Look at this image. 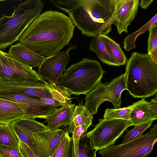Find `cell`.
Here are the masks:
<instances>
[{
	"label": "cell",
	"mask_w": 157,
	"mask_h": 157,
	"mask_svg": "<svg viewBox=\"0 0 157 157\" xmlns=\"http://www.w3.org/2000/svg\"><path fill=\"white\" fill-rule=\"evenodd\" d=\"M75 28L69 17L58 11H47L29 25L18 40L29 49L48 57L69 44Z\"/></svg>",
	"instance_id": "1"
},
{
	"label": "cell",
	"mask_w": 157,
	"mask_h": 157,
	"mask_svg": "<svg viewBox=\"0 0 157 157\" xmlns=\"http://www.w3.org/2000/svg\"><path fill=\"white\" fill-rule=\"evenodd\" d=\"M116 6V0H80L68 13L82 34L89 37L107 36L112 31Z\"/></svg>",
	"instance_id": "2"
},
{
	"label": "cell",
	"mask_w": 157,
	"mask_h": 157,
	"mask_svg": "<svg viewBox=\"0 0 157 157\" xmlns=\"http://www.w3.org/2000/svg\"><path fill=\"white\" fill-rule=\"evenodd\" d=\"M125 90L134 98L150 97L157 92V64L147 53L135 52L126 63Z\"/></svg>",
	"instance_id": "3"
},
{
	"label": "cell",
	"mask_w": 157,
	"mask_h": 157,
	"mask_svg": "<svg viewBox=\"0 0 157 157\" xmlns=\"http://www.w3.org/2000/svg\"><path fill=\"white\" fill-rule=\"evenodd\" d=\"M44 7L40 0H27L14 6L11 16L3 14L0 18V50L18 40L29 25L41 14Z\"/></svg>",
	"instance_id": "4"
},
{
	"label": "cell",
	"mask_w": 157,
	"mask_h": 157,
	"mask_svg": "<svg viewBox=\"0 0 157 157\" xmlns=\"http://www.w3.org/2000/svg\"><path fill=\"white\" fill-rule=\"evenodd\" d=\"M105 72L98 61L84 58L66 70L57 84L72 94L86 95L101 81Z\"/></svg>",
	"instance_id": "5"
},
{
	"label": "cell",
	"mask_w": 157,
	"mask_h": 157,
	"mask_svg": "<svg viewBox=\"0 0 157 157\" xmlns=\"http://www.w3.org/2000/svg\"><path fill=\"white\" fill-rule=\"evenodd\" d=\"M125 89V73L108 83L101 81L86 95L84 105L93 115L97 113L99 106L106 101L112 103L114 108H120L121 94Z\"/></svg>",
	"instance_id": "6"
},
{
	"label": "cell",
	"mask_w": 157,
	"mask_h": 157,
	"mask_svg": "<svg viewBox=\"0 0 157 157\" xmlns=\"http://www.w3.org/2000/svg\"><path fill=\"white\" fill-rule=\"evenodd\" d=\"M157 141V124L147 133L124 144L113 145L100 150L102 157H148Z\"/></svg>",
	"instance_id": "7"
},
{
	"label": "cell",
	"mask_w": 157,
	"mask_h": 157,
	"mask_svg": "<svg viewBox=\"0 0 157 157\" xmlns=\"http://www.w3.org/2000/svg\"><path fill=\"white\" fill-rule=\"evenodd\" d=\"M132 125L130 121L100 119L94 128L87 133L94 148L101 150L113 145L124 131Z\"/></svg>",
	"instance_id": "8"
},
{
	"label": "cell",
	"mask_w": 157,
	"mask_h": 157,
	"mask_svg": "<svg viewBox=\"0 0 157 157\" xmlns=\"http://www.w3.org/2000/svg\"><path fill=\"white\" fill-rule=\"evenodd\" d=\"M43 80L30 66L0 50V80L6 82L38 81Z\"/></svg>",
	"instance_id": "9"
},
{
	"label": "cell",
	"mask_w": 157,
	"mask_h": 157,
	"mask_svg": "<svg viewBox=\"0 0 157 157\" xmlns=\"http://www.w3.org/2000/svg\"><path fill=\"white\" fill-rule=\"evenodd\" d=\"M0 98L17 104L23 111L25 117L29 118L46 119L58 108L46 105L40 99L34 98L17 92H0Z\"/></svg>",
	"instance_id": "10"
},
{
	"label": "cell",
	"mask_w": 157,
	"mask_h": 157,
	"mask_svg": "<svg viewBox=\"0 0 157 157\" xmlns=\"http://www.w3.org/2000/svg\"><path fill=\"white\" fill-rule=\"evenodd\" d=\"M77 47L76 45L71 44L65 50L46 57L39 67L37 72L38 74L43 79L47 80L51 83L57 84L71 60L70 52Z\"/></svg>",
	"instance_id": "11"
},
{
	"label": "cell",
	"mask_w": 157,
	"mask_h": 157,
	"mask_svg": "<svg viewBox=\"0 0 157 157\" xmlns=\"http://www.w3.org/2000/svg\"><path fill=\"white\" fill-rule=\"evenodd\" d=\"M116 14L113 24L118 34L128 33V27L134 19L138 11L139 0H116Z\"/></svg>",
	"instance_id": "12"
},
{
	"label": "cell",
	"mask_w": 157,
	"mask_h": 157,
	"mask_svg": "<svg viewBox=\"0 0 157 157\" xmlns=\"http://www.w3.org/2000/svg\"><path fill=\"white\" fill-rule=\"evenodd\" d=\"M71 133L68 157H96L97 151L93 147L87 133L83 134L75 130Z\"/></svg>",
	"instance_id": "13"
},
{
	"label": "cell",
	"mask_w": 157,
	"mask_h": 157,
	"mask_svg": "<svg viewBox=\"0 0 157 157\" xmlns=\"http://www.w3.org/2000/svg\"><path fill=\"white\" fill-rule=\"evenodd\" d=\"M77 105L70 104L57 108L48 117L45 121L48 129L54 130L67 127L72 118Z\"/></svg>",
	"instance_id": "14"
},
{
	"label": "cell",
	"mask_w": 157,
	"mask_h": 157,
	"mask_svg": "<svg viewBox=\"0 0 157 157\" xmlns=\"http://www.w3.org/2000/svg\"><path fill=\"white\" fill-rule=\"evenodd\" d=\"M131 109L130 120L132 125H139L157 119V114L150 107V103L142 98L140 100L130 105Z\"/></svg>",
	"instance_id": "15"
},
{
	"label": "cell",
	"mask_w": 157,
	"mask_h": 157,
	"mask_svg": "<svg viewBox=\"0 0 157 157\" xmlns=\"http://www.w3.org/2000/svg\"><path fill=\"white\" fill-rule=\"evenodd\" d=\"M66 132L62 129H48L38 132L33 135L38 140L50 157L64 137Z\"/></svg>",
	"instance_id": "16"
},
{
	"label": "cell",
	"mask_w": 157,
	"mask_h": 157,
	"mask_svg": "<svg viewBox=\"0 0 157 157\" xmlns=\"http://www.w3.org/2000/svg\"><path fill=\"white\" fill-rule=\"evenodd\" d=\"M8 53L18 61L32 67H39L46 58L29 49L20 42L11 45Z\"/></svg>",
	"instance_id": "17"
},
{
	"label": "cell",
	"mask_w": 157,
	"mask_h": 157,
	"mask_svg": "<svg viewBox=\"0 0 157 157\" xmlns=\"http://www.w3.org/2000/svg\"><path fill=\"white\" fill-rule=\"evenodd\" d=\"M25 117L23 111L17 104L0 98V124H10Z\"/></svg>",
	"instance_id": "18"
},
{
	"label": "cell",
	"mask_w": 157,
	"mask_h": 157,
	"mask_svg": "<svg viewBox=\"0 0 157 157\" xmlns=\"http://www.w3.org/2000/svg\"><path fill=\"white\" fill-rule=\"evenodd\" d=\"M10 125L19 139L26 145L34 154L39 157H48L42 144L34 136L25 132L13 123Z\"/></svg>",
	"instance_id": "19"
},
{
	"label": "cell",
	"mask_w": 157,
	"mask_h": 157,
	"mask_svg": "<svg viewBox=\"0 0 157 157\" xmlns=\"http://www.w3.org/2000/svg\"><path fill=\"white\" fill-rule=\"evenodd\" d=\"M93 115L81 101L76 105L69 124L64 130L71 133L74 128L84 124L92 125Z\"/></svg>",
	"instance_id": "20"
},
{
	"label": "cell",
	"mask_w": 157,
	"mask_h": 157,
	"mask_svg": "<svg viewBox=\"0 0 157 157\" xmlns=\"http://www.w3.org/2000/svg\"><path fill=\"white\" fill-rule=\"evenodd\" d=\"M89 47L90 50L94 52L103 63L110 66H120L110 55L99 36L92 37Z\"/></svg>",
	"instance_id": "21"
},
{
	"label": "cell",
	"mask_w": 157,
	"mask_h": 157,
	"mask_svg": "<svg viewBox=\"0 0 157 157\" xmlns=\"http://www.w3.org/2000/svg\"><path fill=\"white\" fill-rule=\"evenodd\" d=\"M98 36L103 42L110 55L119 66L124 65L127 59L119 44L107 36L100 35Z\"/></svg>",
	"instance_id": "22"
},
{
	"label": "cell",
	"mask_w": 157,
	"mask_h": 157,
	"mask_svg": "<svg viewBox=\"0 0 157 157\" xmlns=\"http://www.w3.org/2000/svg\"><path fill=\"white\" fill-rule=\"evenodd\" d=\"M0 144L20 150V142L10 124H0Z\"/></svg>",
	"instance_id": "23"
},
{
	"label": "cell",
	"mask_w": 157,
	"mask_h": 157,
	"mask_svg": "<svg viewBox=\"0 0 157 157\" xmlns=\"http://www.w3.org/2000/svg\"><path fill=\"white\" fill-rule=\"evenodd\" d=\"M156 23H157V13L139 29L124 38L123 41V48L124 49L129 52L131 49H135L136 47L135 42L137 37L141 34L148 30L152 26Z\"/></svg>",
	"instance_id": "24"
},
{
	"label": "cell",
	"mask_w": 157,
	"mask_h": 157,
	"mask_svg": "<svg viewBox=\"0 0 157 157\" xmlns=\"http://www.w3.org/2000/svg\"><path fill=\"white\" fill-rule=\"evenodd\" d=\"M12 123L22 130L33 136L38 132L48 129L47 126L43 123L36 121L35 119L25 117Z\"/></svg>",
	"instance_id": "25"
},
{
	"label": "cell",
	"mask_w": 157,
	"mask_h": 157,
	"mask_svg": "<svg viewBox=\"0 0 157 157\" xmlns=\"http://www.w3.org/2000/svg\"><path fill=\"white\" fill-rule=\"evenodd\" d=\"M131 109L130 105L123 108L108 109L105 111L103 119H120L130 121Z\"/></svg>",
	"instance_id": "26"
},
{
	"label": "cell",
	"mask_w": 157,
	"mask_h": 157,
	"mask_svg": "<svg viewBox=\"0 0 157 157\" xmlns=\"http://www.w3.org/2000/svg\"><path fill=\"white\" fill-rule=\"evenodd\" d=\"M153 121L134 126L131 130L126 131V135L122 136L123 140L121 144H124L132 141L141 136L143 132L152 124Z\"/></svg>",
	"instance_id": "27"
},
{
	"label": "cell",
	"mask_w": 157,
	"mask_h": 157,
	"mask_svg": "<svg viewBox=\"0 0 157 157\" xmlns=\"http://www.w3.org/2000/svg\"><path fill=\"white\" fill-rule=\"evenodd\" d=\"M71 137L66 132L64 137L50 157H68Z\"/></svg>",
	"instance_id": "28"
},
{
	"label": "cell",
	"mask_w": 157,
	"mask_h": 157,
	"mask_svg": "<svg viewBox=\"0 0 157 157\" xmlns=\"http://www.w3.org/2000/svg\"><path fill=\"white\" fill-rule=\"evenodd\" d=\"M80 0H49L55 7L68 13L75 8Z\"/></svg>",
	"instance_id": "29"
},
{
	"label": "cell",
	"mask_w": 157,
	"mask_h": 157,
	"mask_svg": "<svg viewBox=\"0 0 157 157\" xmlns=\"http://www.w3.org/2000/svg\"><path fill=\"white\" fill-rule=\"evenodd\" d=\"M148 30V53L157 49V23L152 26Z\"/></svg>",
	"instance_id": "30"
},
{
	"label": "cell",
	"mask_w": 157,
	"mask_h": 157,
	"mask_svg": "<svg viewBox=\"0 0 157 157\" xmlns=\"http://www.w3.org/2000/svg\"><path fill=\"white\" fill-rule=\"evenodd\" d=\"M0 157H24L20 151L10 147L0 144Z\"/></svg>",
	"instance_id": "31"
},
{
	"label": "cell",
	"mask_w": 157,
	"mask_h": 157,
	"mask_svg": "<svg viewBox=\"0 0 157 157\" xmlns=\"http://www.w3.org/2000/svg\"><path fill=\"white\" fill-rule=\"evenodd\" d=\"M19 140L20 150L24 157H39L34 154L26 145Z\"/></svg>",
	"instance_id": "32"
},
{
	"label": "cell",
	"mask_w": 157,
	"mask_h": 157,
	"mask_svg": "<svg viewBox=\"0 0 157 157\" xmlns=\"http://www.w3.org/2000/svg\"><path fill=\"white\" fill-rule=\"evenodd\" d=\"M153 0H141L139 5L143 9H146L151 4Z\"/></svg>",
	"instance_id": "33"
},
{
	"label": "cell",
	"mask_w": 157,
	"mask_h": 157,
	"mask_svg": "<svg viewBox=\"0 0 157 157\" xmlns=\"http://www.w3.org/2000/svg\"><path fill=\"white\" fill-rule=\"evenodd\" d=\"M151 59L157 64V49L147 53Z\"/></svg>",
	"instance_id": "34"
},
{
	"label": "cell",
	"mask_w": 157,
	"mask_h": 157,
	"mask_svg": "<svg viewBox=\"0 0 157 157\" xmlns=\"http://www.w3.org/2000/svg\"><path fill=\"white\" fill-rule=\"evenodd\" d=\"M150 107L152 111L157 114V103H150Z\"/></svg>",
	"instance_id": "35"
},
{
	"label": "cell",
	"mask_w": 157,
	"mask_h": 157,
	"mask_svg": "<svg viewBox=\"0 0 157 157\" xmlns=\"http://www.w3.org/2000/svg\"><path fill=\"white\" fill-rule=\"evenodd\" d=\"M155 96L153 98L151 99L150 101L149 102L150 103H157V93L155 94Z\"/></svg>",
	"instance_id": "36"
},
{
	"label": "cell",
	"mask_w": 157,
	"mask_h": 157,
	"mask_svg": "<svg viewBox=\"0 0 157 157\" xmlns=\"http://www.w3.org/2000/svg\"><path fill=\"white\" fill-rule=\"evenodd\" d=\"M3 1V0H0V2H1V1Z\"/></svg>",
	"instance_id": "37"
}]
</instances>
